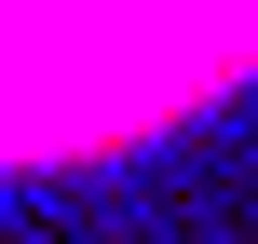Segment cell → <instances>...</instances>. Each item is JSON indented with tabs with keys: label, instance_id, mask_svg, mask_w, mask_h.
<instances>
[{
	"label": "cell",
	"instance_id": "cell-1",
	"mask_svg": "<svg viewBox=\"0 0 258 244\" xmlns=\"http://www.w3.org/2000/svg\"><path fill=\"white\" fill-rule=\"evenodd\" d=\"M258 82V0H0V163L136 149Z\"/></svg>",
	"mask_w": 258,
	"mask_h": 244
}]
</instances>
